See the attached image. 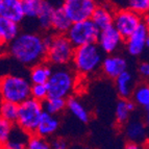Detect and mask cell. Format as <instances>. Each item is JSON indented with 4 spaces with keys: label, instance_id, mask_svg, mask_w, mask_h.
Masks as SVG:
<instances>
[{
    "label": "cell",
    "instance_id": "obj_1",
    "mask_svg": "<svg viewBox=\"0 0 149 149\" xmlns=\"http://www.w3.org/2000/svg\"><path fill=\"white\" fill-rule=\"evenodd\" d=\"M5 53L18 64L31 68L45 62L46 42L44 35L35 31L20 32L5 48Z\"/></svg>",
    "mask_w": 149,
    "mask_h": 149
},
{
    "label": "cell",
    "instance_id": "obj_2",
    "mask_svg": "<svg viewBox=\"0 0 149 149\" xmlns=\"http://www.w3.org/2000/svg\"><path fill=\"white\" fill-rule=\"evenodd\" d=\"M105 55L97 44L84 45L74 49L72 61V69L81 76H91L100 71L102 61Z\"/></svg>",
    "mask_w": 149,
    "mask_h": 149
},
{
    "label": "cell",
    "instance_id": "obj_3",
    "mask_svg": "<svg viewBox=\"0 0 149 149\" xmlns=\"http://www.w3.org/2000/svg\"><path fill=\"white\" fill-rule=\"evenodd\" d=\"M76 81L77 74L70 66L53 67L52 73L46 82L48 97L68 99L73 96Z\"/></svg>",
    "mask_w": 149,
    "mask_h": 149
},
{
    "label": "cell",
    "instance_id": "obj_4",
    "mask_svg": "<svg viewBox=\"0 0 149 149\" xmlns=\"http://www.w3.org/2000/svg\"><path fill=\"white\" fill-rule=\"evenodd\" d=\"M44 39L46 42L45 62H47L51 67L69 66L72 61L75 48L69 42L67 37L47 32L44 33Z\"/></svg>",
    "mask_w": 149,
    "mask_h": 149
},
{
    "label": "cell",
    "instance_id": "obj_5",
    "mask_svg": "<svg viewBox=\"0 0 149 149\" xmlns=\"http://www.w3.org/2000/svg\"><path fill=\"white\" fill-rule=\"evenodd\" d=\"M31 84L27 77L19 74H8L0 76V99L19 105L30 98Z\"/></svg>",
    "mask_w": 149,
    "mask_h": 149
},
{
    "label": "cell",
    "instance_id": "obj_6",
    "mask_svg": "<svg viewBox=\"0 0 149 149\" xmlns=\"http://www.w3.org/2000/svg\"><path fill=\"white\" fill-rule=\"evenodd\" d=\"M42 114V102L28 98L18 105V116L15 125L27 134L32 136L36 134Z\"/></svg>",
    "mask_w": 149,
    "mask_h": 149
},
{
    "label": "cell",
    "instance_id": "obj_7",
    "mask_svg": "<svg viewBox=\"0 0 149 149\" xmlns=\"http://www.w3.org/2000/svg\"><path fill=\"white\" fill-rule=\"evenodd\" d=\"M99 35V30L93 24L91 20L81 21V22L72 23L66 37L73 47L77 48L84 45L95 44Z\"/></svg>",
    "mask_w": 149,
    "mask_h": 149
},
{
    "label": "cell",
    "instance_id": "obj_8",
    "mask_svg": "<svg viewBox=\"0 0 149 149\" xmlns=\"http://www.w3.org/2000/svg\"><path fill=\"white\" fill-rule=\"evenodd\" d=\"M145 17L140 16L127 8H121L115 10L113 27L119 32L123 39H126L134 30L144 22Z\"/></svg>",
    "mask_w": 149,
    "mask_h": 149
},
{
    "label": "cell",
    "instance_id": "obj_9",
    "mask_svg": "<svg viewBox=\"0 0 149 149\" xmlns=\"http://www.w3.org/2000/svg\"><path fill=\"white\" fill-rule=\"evenodd\" d=\"M94 0H66L61 4L71 23L90 20L97 5Z\"/></svg>",
    "mask_w": 149,
    "mask_h": 149
},
{
    "label": "cell",
    "instance_id": "obj_10",
    "mask_svg": "<svg viewBox=\"0 0 149 149\" xmlns=\"http://www.w3.org/2000/svg\"><path fill=\"white\" fill-rule=\"evenodd\" d=\"M124 48L126 52L132 57H139L144 53L149 46V28L147 16H145L144 22L124 40Z\"/></svg>",
    "mask_w": 149,
    "mask_h": 149
},
{
    "label": "cell",
    "instance_id": "obj_11",
    "mask_svg": "<svg viewBox=\"0 0 149 149\" xmlns=\"http://www.w3.org/2000/svg\"><path fill=\"white\" fill-rule=\"evenodd\" d=\"M96 44L103 54L111 55L117 53L121 49L124 45V39L112 26L99 31Z\"/></svg>",
    "mask_w": 149,
    "mask_h": 149
},
{
    "label": "cell",
    "instance_id": "obj_12",
    "mask_svg": "<svg viewBox=\"0 0 149 149\" xmlns=\"http://www.w3.org/2000/svg\"><path fill=\"white\" fill-rule=\"evenodd\" d=\"M127 70H128V62L123 55L118 53L105 55L100 68L101 73L109 79H115L121 73Z\"/></svg>",
    "mask_w": 149,
    "mask_h": 149
},
{
    "label": "cell",
    "instance_id": "obj_13",
    "mask_svg": "<svg viewBox=\"0 0 149 149\" xmlns=\"http://www.w3.org/2000/svg\"><path fill=\"white\" fill-rule=\"evenodd\" d=\"M124 134L128 142L136 143V144L143 145L146 143L148 137V129H147V122L140 118H130L129 121L123 126Z\"/></svg>",
    "mask_w": 149,
    "mask_h": 149
},
{
    "label": "cell",
    "instance_id": "obj_14",
    "mask_svg": "<svg viewBox=\"0 0 149 149\" xmlns=\"http://www.w3.org/2000/svg\"><path fill=\"white\" fill-rule=\"evenodd\" d=\"M114 13L115 10L111 4L107 3H97L96 8L93 12L91 19L93 24L99 31L112 27L114 22Z\"/></svg>",
    "mask_w": 149,
    "mask_h": 149
},
{
    "label": "cell",
    "instance_id": "obj_15",
    "mask_svg": "<svg viewBox=\"0 0 149 149\" xmlns=\"http://www.w3.org/2000/svg\"><path fill=\"white\" fill-rule=\"evenodd\" d=\"M0 17L19 24L24 20L21 0H0Z\"/></svg>",
    "mask_w": 149,
    "mask_h": 149
},
{
    "label": "cell",
    "instance_id": "obj_16",
    "mask_svg": "<svg viewBox=\"0 0 149 149\" xmlns=\"http://www.w3.org/2000/svg\"><path fill=\"white\" fill-rule=\"evenodd\" d=\"M60 125L61 122L57 116H53V115L43 112L35 134L47 140L48 138L53 137L56 134L60 128Z\"/></svg>",
    "mask_w": 149,
    "mask_h": 149
},
{
    "label": "cell",
    "instance_id": "obj_17",
    "mask_svg": "<svg viewBox=\"0 0 149 149\" xmlns=\"http://www.w3.org/2000/svg\"><path fill=\"white\" fill-rule=\"evenodd\" d=\"M115 88L116 92L120 99H130V96L132 94L136 82H134V75L130 71H125L121 73L118 77L115 78Z\"/></svg>",
    "mask_w": 149,
    "mask_h": 149
},
{
    "label": "cell",
    "instance_id": "obj_18",
    "mask_svg": "<svg viewBox=\"0 0 149 149\" xmlns=\"http://www.w3.org/2000/svg\"><path fill=\"white\" fill-rule=\"evenodd\" d=\"M66 109L82 124H88L91 120V114L86 104L76 96L66 99Z\"/></svg>",
    "mask_w": 149,
    "mask_h": 149
},
{
    "label": "cell",
    "instance_id": "obj_19",
    "mask_svg": "<svg viewBox=\"0 0 149 149\" xmlns=\"http://www.w3.org/2000/svg\"><path fill=\"white\" fill-rule=\"evenodd\" d=\"M136 104L130 99H119L115 107V121L119 126H124L136 111Z\"/></svg>",
    "mask_w": 149,
    "mask_h": 149
},
{
    "label": "cell",
    "instance_id": "obj_20",
    "mask_svg": "<svg viewBox=\"0 0 149 149\" xmlns=\"http://www.w3.org/2000/svg\"><path fill=\"white\" fill-rule=\"evenodd\" d=\"M71 24L72 23L70 22V20L66 16L61 4L56 5L53 10L52 17H51V24H50V30L53 31V35L65 36L69 30Z\"/></svg>",
    "mask_w": 149,
    "mask_h": 149
},
{
    "label": "cell",
    "instance_id": "obj_21",
    "mask_svg": "<svg viewBox=\"0 0 149 149\" xmlns=\"http://www.w3.org/2000/svg\"><path fill=\"white\" fill-rule=\"evenodd\" d=\"M52 68L47 62H42L30 68L28 80L31 85H46L52 73Z\"/></svg>",
    "mask_w": 149,
    "mask_h": 149
},
{
    "label": "cell",
    "instance_id": "obj_22",
    "mask_svg": "<svg viewBox=\"0 0 149 149\" xmlns=\"http://www.w3.org/2000/svg\"><path fill=\"white\" fill-rule=\"evenodd\" d=\"M21 32L20 25L0 17V43L5 47Z\"/></svg>",
    "mask_w": 149,
    "mask_h": 149
},
{
    "label": "cell",
    "instance_id": "obj_23",
    "mask_svg": "<svg viewBox=\"0 0 149 149\" xmlns=\"http://www.w3.org/2000/svg\"><path fill=\"white\" fill-rule=\"evenodd\" d=\"M130 100L134 102L136 107L139 105L143 109H145L146 114L148 115L149 109V87L148 84L145 81L137 84L134 87L132 94L130 96Z\"/></svg>",
    "mask_w": 149,
    "mask_h": 149
},
{
    "label": "cell",
    "instance_id": "obj_24",
    "mask_svg": "<svg viewBox=\"0 0 149 149\" xmlns=\"http://www.w3.org/2000/svg\"><path fill=\"white\" fill-rule=\"evenodd\" d=\"M29 137V134L18 128L15 125L10 132V138L2 146V149H26Z\"/></svg>",
    "mask_w": 149,
    "mask_h": 149
},
{
    "label": "cell",
    "instance_id": "obj_25",
    "mask_svg": "<svg viewBox=\"0 0 149 149\" xmlns=\"http://www.w3.org/2000/svg\"><path fill=\"white\" fill-rule=\"evenodd\" d=\"M55 6L54 4L51 1H44L42 0V4H41V10L40 14L38 16L37 20L39 23V26L40 28L45 32L47 33L50 30V24H51V17H52L53 10H54Z\"/></svg>",
    "mask_w": 149,
    "mask_h": 149
},
{
    "label": "cell",
    "instance_id": "obj_26",
    "mask_svg": "<svg viewBox=\"0 0 149 149\" xmlns=\"http://www.w3.org/2000/svg\"><path fill=\"white\" fill-rule=\"evenodd\" d=\"M42 107L43 112L53 116H58L66 109V99L47 97L42 102Z\"/></svg>",
    "mask_w": 149,
    "mask_h": 149
},
{
    "label": "cell",
    "instance_id": "obj_27",
    "mask_svg": "<svg viewBox=\"0 0 149 149\" xmlns=\"http://www.w3.org/2000/svg\"><path fill=\"white\" fill-rule=\"evenodd\" d=\"M18 116V105L10 102L1 101L0 103V118L15 125Z\"/></svg>",
    "mask_w": 149,
    "mask_h": 149
},
{
    "label": "cell",
    "instance_id": "obj_28",
    "mask_svg": "<svg viewBox=\"0 0 149 149\" xmlns=\"http://www.w3.org/2000/svg\"><path fill=\"white\" fill-rule=\"evenodd\" d=\"M24 18L37 19L41 10L42 0H21Z\"/></svg>",
    "mask_w": 149,
    "mask_h": 149
},
{
    "label": "cell",
    "instance_id": "obj_29",
    "mask_svg": "<svg viewBox=\"0 0 149 149\" xmlns=\"http://www.w3.org/2000/svg\"><path fill=\"white\" fill-rule=\"evenodd\" d=\"M128 10L140 16H147L149 10V0H129L127 1L126 6Z\"/></svg>",
    "mask_w": 149,
    "mask_h": 149
},
{
    "label": "cell",
    "instance_id": "obj_30",
    "mask_svg": "<svg viewBox=\"0 0 149 149\" xmlns=\"http://www.w3.org/2000/svg\"><path fill=\"white\" fill-rule=\"evenodd\" d=\"M26 149H51L49 141L44 138H41L37 134H32L28 139Z\"/></svg>",
    "mask_w": 149,
    "mask_h": 149
},
{
    "label": "cell",
    "instance_id": "obj_31",
    "mask_svg": "<svg viewBox=\"0 0 149 149\" xmlns=\"http://www.w3.org/2000/svg\"><path fill=\"white\" fill-rule=\"evenodd\" d=\"M48 97L46 85H31L30 88V98L43 102Z\"/></svg>",
    "mask_w": 149,
    "mask_h": 149
},
{
    "label": "cell",
    "instance_id": "obj_32",
    "mask_svg": "<svg viewBox=\"0 0 149 149\" xmlns=\"http://www.w3.org/2000/svg\"><path fill=\"white\" fill-rule=\"evenodd\" d=\"M14 126V124L0 118V147H2L8 141Z\"/></svg>",
    "mask_w": 149,
    "mask_h": 149
},
{
    "label": "cell",
    "instance_id": "obj_33",
    "mask_svg": "<svg viewBox=\"0 0 149 149\" xmlns=\"http://www.w3.org/2000/svg\"><path fill=\"white\" fill-rule=\"evenodd\" d=\"M49 144L51 149H68V147H69L67 140L61 137L53 138L51 141H49Z\"/></svg>",
    "mask_w": 149,
    "mask_h": 149
},
{
    "label": "cell",
    "instance_id": "obj_34",
    "mask_svg": "<svg viewBox=\"0 0 149 149\" xmlns=\"http://www.w3.org/2000/svg\"><path fill=\"white\" fill-rule=\"evenodd\" d=\"M138 75L143 80H147L149 77V64L148 62H142L138 67Z\"/></svg>",
    "mask_w": 149,
    "mask_h": 149
},
{
    "label": "cell",
    "instance_id": "obj_35",
    "mask_svg": "<svg viewBox=\"0 0 149 149\" xmlns=\"http://www.w3.org/2000/svg\"><path fill=\"white\" fill-rule=\"evenodd\" d=\"M123 149H143V146L136 143H132V142H127L126 144L124 145Z\"/></svg>",
    "mask_w": 149,
    "mask_h": 149
},
{
    "label": "cell",
    "instance_id": "obj_36",
    "mask_svg": "<svg viewBox=\"0 0 149 149\" xmlns=\"http://www.w3.org/2000/svg\"><path fill=\"white\" fill-rule=\"evenodd\" d=\"M5 46L4 45H2L1 43H0V56H2L3 54L5 53Z\"/></svg>",
    "mask_w": 149,
    "mask_h": 149
}]
</instances>
